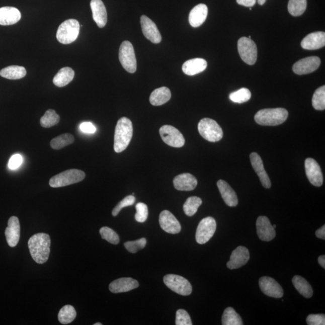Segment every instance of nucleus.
Here are the masks:
<instances>
[{"label":"nucleus","mask_w":325,"mask_h":325,"mask_svg":"<svg viewBox=\"0 0 325 325\" xmlns=\"http://www.w3.org/2000/svg\"><path fill=\"white\" fill-rule=\"evenodd\" d=\"M292 282L294 287L303 296L306 298H310L312 297L313 290L305 279L300 276L296 275L293 278Z\"/></svg>","instance_id":"nucleus-32"},{"label":"nucleus","mask_w":325,"mask_h":325,"mask_svg":"<svg viewBox=\"0 0 325 325\" xmlns=\"http://www.w3.org/2000/svg\"><path fill=\"white\" fill-rule=\"evenodd\" d=\"M25 67L17 65L9 66L0 70V75L9 79L23 78L26 75Z\"/></svg>","instance_id":"nucleus-31"},{"label":"nucleus","mask_w":325,"mask_h":325,"mask_svg":"<svg viewBox=\"0 0 325 325\" xmlns=\"http://www.w3.org/2000/svg\"><path fill=\"white\" fill-rule=\"evenodd\" d=\"M86 175L84 171L78 170H67L51 178L49 185L53 188H62L82 182Z\"/></svg>","instance_id":"nucleus-4"},{"label":"nucleus","mask_w":325,"mask_h":325,"mask_svg":"<svg viewBox=\"0 0 325 325\" xmlns=\"http://www.w3.org/2000/svg\"><path fill=\"white\" fill-rule=\"evenodd\" d=\"M312 105L317 110H323L325 109V87L318 88L312 97Z\"/></svg>","instance_id":"nucleus-39"},{"label":"nucleus","mask_w":325,"mask_h":325,"mask_svg":"<svg viewBox=\"0 0 325 325\" xmlns=\"http://www.w3.org/2000/svg\"><path fill=\"white\" fill-rule=\"evenodd\" d=\"M171 98V93L170 89L167 87H161L156 89L152 92L149 97L150 103L153 106H159L167 103Z\"/></svg>","instance_id":"nucleus-29"},{"label":"nucleus","mask_w":325,"mask_h":325,"mask_svg":"<svg viewBox=\"0 0 325 325\" xmlns=\"http://www.w3.org/2000/svg\"><path fill=\"white\" fill-rule=\"evenodd\" d=\"M133 124L130 119L123 117L119 119L115 128L114 150L120 153L126 149L133 137Z\"/></svg>","instance_id":"nucleus-2"},{"label":"nucleus","mask_w":325,"mask_h":325,"mask_svg":"<svg viewBox=\"0 0 325 325\" xmlns=\"http://www.w3.org/2000/svg\"><path fill=\"white\" fill-rule=\"evenodd\" d=\"M173 183L178 191H191L197 186L198 181L193 175L185 173L175 177Z\"/></svg>","instance_id":"nucleus-22"},{"label":"nucleus","mask_w":325,"mask_h":325,"mask_svg":"<svg viewBox=\"0 0 325 325\" xmlns=\"http://www.w3.org/2000/svg\"><path fill=\"white\" fill-rule=\"evenodd\" d=\"M315 235H316L317 237L321 239H323V240H324L325 226L323 225V226H321V227L319 229L317 230L316 232H315Z\"/></svg>","instance_id":"nucleus-50"},{"label":"nucleus","mask_w":325,"mask_h":325,"mask_svg":"<svg viewBox=\"0 0 325 325\" xmlns=\"http://www.w3.org/2000/svg\"><path fill=\"white\" fill-rule=\"evenodd\" d=\"M176 324L192 325L191 317L185 309H180L177 311Z\"/></svg>","instance_id":"nucleus-45"},{"label":"nucleus","mask_w":325,"mask_h":325,"mask_svg":"<svg viewBox=\"0 0 325 325\" xmlns=\"http://www.w3.org/2000/svg\"><path fill=\"white\" fill-rule=\"evenodd\" d=\"M319 57L311 56L304 58L294 64L293 72L297 75H305L315 71L320 65Z\"/></svg>","instance_id":"nucleus-13"},{"label":"nucleus","mask_w":325,"mask_h":325,"mask_svg":"<svg viewBox=\"0 0 325 325\" xmlns=\"http://www.w3.org/2000/svg\"><path fill=\"white\" fill-rule=\"evenodd\" d=\"M251 98V92L247 88H241L229 95V99L232 102L238 104L246 103Z\"/></svg>","instance_id":"nucleus-40"},{"label":"nucleus","mask_w":325,"mask_h":325,"mask_svg":"<svg viewBox=\"0 0 325 325\" xmlns=\"http://www.w3.org/2000/svg\"><path fill=\"white\" fill-rule=\"evenodd\" d=\"M325 33L316 32L309 34L301 42V47L305 50H315L324 47Z\"/></svg>","instance_id":"nucleus-21"},{"label":"nucleus","mask_w":325,"mask_h":325,"mask_svg":"<svg viewBox=\"0 0 325 325\" xmlns=\"http://www.w3.org/2000/svg\"><path fill=\"white\" fill-rule=\"evenodd\" d=\"M75 72L69 67H65L59 70L53 78V84L57 87L62 88L68 85L74 77Z\"/></svg>","instance_id":"nucleus-30"},{"label":"nucleus","mask_w":325,"mask_h":325,"mask_svg":"<svg viewBox=\"0 0 325 325\" xmlns=\"http://www.w3.org/2000/svg\"><path fill=\"white\" fill-rule=\"evenodd\" d=\"M51 239L46 233H38L32 236L28 247L32 258L37 263L47 262L50 253Z\"/></svg>","instance_id":"nucleus-1"},{"label":"nucleus","mask_w":325,"mask_h":325,"mask_svg":"<svg viewBox=\"0 0 325 325\" xmlns=\"http://www.w3.org/2000/svg\"><path fill=\"white\" fill-rule=\"evenodd\" d=\"M142 33L146 39L154 44H159L161 41V35L156 24L145 15L140 18Z\"/></svg>","instance_id":"nucleus-15"},{"label":"nucleus","mask_w":325,"mask_h":325,"mask_svg":"<svg viewBox=\"0 0 325 325\" xmlns=\"http://www.w3.org/2000/svg\"><path fill=\"white\" fill-rule=\"evenodd\" d=\"M76 315V312L73 306L67 305L60 309L58 318L61 323L67 324L71 323L75 319Z\"/></svg>","instance_id":"nucleus-34"},{"label":"nucleus","mask_w":325,"mask_h":325,"mask_svg":"<svg viewBox=\"0 0 325 325\" xmlns=\"http://www.w3.org/2000/svg\"><path fill=\"white\" fill-rule=\"evenodd\" d=\"M250 259L249 250L246 247L240 246L233 251L226 265L229 269H238L246 265Z\"/></svg>","instance_id":"nucleus-18"},{"label":"nucleus","mask_w":325,"mask_h":325,"mask_svg":"<svg viewBox=\"0 0 325 325\" xmlns=\"http://www.w3.org/2000/svg\"><path fill=\"white\" fill-rule=\"evenodd\" d=\"M135 201H136V198L133 195L126 196L121 201L119 202L114 208V209L113 210L112 215L113 216H117L122 208L133 205Z\"/></svg>","instance_id":"nucleus-44"},{"label":"nucleus","mask_w":325,"mask_h":325,"mask_svg":"<svg viewBox=\"0 0 325 325\" xmlns=\"http://www.w3.org/2000/svg\"><path fill=\"white\" fill-rule=\"evenodd\" d=\"M198 128L201 136L209 142H218L222 139L223 134L222 128L213 119H201L199 122Z\"/></svg>","instance_id":"nucleus-6"},{"label":"nucleus","mask_w":325,"mask_h":325,"mask_svg":"<svg viewBox=\"0 0 325 325\" xmlns=\"http://www.w3.org/2000/svg\"><path fill=\"white\" fill-rule=\"evenodd\" d=\"M74 142V137L71 134L66 133L54 138L51 141L50 145L54 149H60Z\"/></svg>","instance_id":"nucleus-37"},{"label":"nucleus","mask_w":325,"mask_h":325,"mask_svg":"<svg viewBox=\"0 0 325 325\" xmlns=\"http://www.w3.org/2000/svg\"><path fill=\"white\" fill-rule=\"evenodd\" d=\"M219 191L223 201L229 207H236L238 204L237 196L234 190L224 180H219L217 183Z\"/></svg>","instance_id":"nucleus-25"},{"label":"nucleus","mask_w":325,"mask_h":325,"mask_svg":"<svg viewBox=\"0 0 325 325\" xmlns=\"http://www.w3.org/2000/svg\"><path fill=\"white\" fill-rule=\"evenodd\" d=\"M94 325H102V323H95V324H94Z\"/></svg>","instance_id":"nucleus-53"},{"label":"nucleus","mask_w":325,"mask_h":325,"mask_svg":"<svg viewBox=\"0 0 325 325\" xmlns=\"http://www.w3.org/2000/svg\"><path fill=\"white\" fill-rule=\"evenodd\" d=\"M307 6L306 0H289L288 11L293 17H299L306 11Z\"/></svg>","instance_id":"nucleus-36"},{"label":"nucleus","mask_w":325,"mask_h":325,"mask_svg":"<svg viewBox=\"0 0 325 325\" xmlns=\"http://www.w3.org/2000/svg\"><path fill=\"white\" fill-rule=\"evenodd\" d=\"M266 0H258V3L260 5H263L266 3Z\"/></svg>","instance_id":"nucleus-52"},{"label":"nucleus","mask_w":325,"mask_h":325,"mask_svg":"<svg viewBox=\"0 0 325 325\" xmlns=\"http://www.w3.org/2000/svg\"><path fill=\"white\" fill-rule=\"evenodd\" d=\"M21 12L14 7L0 8V25L11 26L16 24L21 20Z\"/></svg>","instance_id":"nucleus-26"},{"label":"nucleus","mask_w":325,"mask_h":325,"mask_svg":"<svg viewBox=\"0 0 325 325\" xmlns=\"http://www.w3.org/2000/svg\"><path fill=\"white\" fill-rule=\"evenodd\" d=\"M308 325H324L325 315L322 314H310L306 318Z\"/></svg>","instance_id":"nucleus-46"},{"label":"nucleus","mask_w":325,"mask_h":325,"mask_svg":"<svg viewBox=\"0 0 325 325\" xmlns=\"http://www.w3.org/2000/svg\"><path fill=\"white\" fill-rule=\"evenodd\" d=\"M273 227H274V228L275 229L276 227H277V225H273Z\"/></svg>","instance_id":"nucleus-54"},{"label":"nucleus","mask_w":325,"mask_h":325,"mask_svg":"<svg viewBox=\"0 0 325 325\" xmlns=\"http://www.w3.org/2000/svg\"><path fill=\"white\" fill-rule=\"evenodd\" d=\"M91 8L95 22L100 28H103L107 22V11L103 2L101 0H91Z\"/></svg>","instance_id":"nucleus-24"},{"label":"nucleus","mask_w":325,"mask_h":325,"mask_svg":"<svg viewBox=\"0 0 325 325\" xmlns=\"http://www.w3.org/2000/svg\"><path fill=\"white\" fill-rule=\"evenodd\" d=\"M318 263L320 264V265L323 268H325V256H321L318 257Z\"/></svg>","instance_id":"nucleus-51"},{"label":"nucleus","mask_w":325,"mask_h":325,"mask_svg":"<svg viewBox=\"0 0 325 325\" xmlns=\"http://www.w3.org/2000/svg\"><path fill=\"white\" fill-rule=\"evenodd\" d=\"M257 232L260 240L269 241L275 237L276 232L270 222L269 219L266 216H260L257 220Z\"/></svg>","instance_id":"nucleus-17"},{"label":"nucleus","mask_w":325,"mask_h":325,"mask_svg":"<svg viewBox=\"0 0 325 325\" xmlns=\"http://www.w3.org/2000/svg\"><path fill=\"white\" fill-rule=\"evenodd\" d=\"M208 15L207 6L204 4L196 6L190 12L189 21L193 27H198L206 20Z\"/></svg>","instance_id":"nucleus-27"},{"label":"nucleus","mask_w":325,"mask_h":325,"mask_svg":"<svg viewBox=\"0 0 325 325\" xmlns=\"http://www.w3.org/2000/svg\"><path fill=\"white\" fill-rule=\"evenodd\" d=\"M223 325H242L243 324L241 318L232 307H228L225 309L222 317Z\"/></svg>","instance_id":"nucleus-33"},{"label":"nucleus","mask_w":325,"mask_h":325,"mask_svg":"<svg viewBox=\"0 0 325 325\" xmlns=\"http://www.w3.org/2000/svg\"><path fill=\"white\" fill-rule=\"evenodd\" d=\"M119 59L122 67L129 73H134L137 69V61L133 45L129 41L122 43L119 52Z\"/></svg>","instance_id":"nucleus-7"},{"label":"nucleus","mask_w":325,"mask_h":325,"mask_svg":"<svg viewBox=\"0 0 325 325\" xmlns=\"http://www.w3.org/2000/svg\"><path fill=\"white\" fill-rule=\"evenodd\" d=\"M60 116L53 109H49L41 118L40 123L44 128H50L59 123Z\"/></svg>","instance_id":"nucleus-38"},{"label":"nucleus","mask_w":325,"mask_h":325,"mask_svg":"<svg viewBox=\"0 0 325 325\" xmlns=\"http://www.w3.org/2000/svg\"><path fill=\"white\" fill-rule=\"evenodd\" d=\"M164 281L169 289L180 295L188 296L192 292L191 284L182 276L168 274L165 276Z\"/></svg>","instance_id":"nucleus-8"},{"label":"nucleus","mask_w":325,"mask_h":325,"mask_svg":"<svg viewBox=\"0 0 325 325\" xmlns=\"http://www.w3.org/2000/svg\"><path fill=\"white\" fill-rule=\"evenodd\" d=\"M207 67V61L201 59V58H196L186 61L183 64L182 69L184 73L188 75H195L198 73L204 71Z\"/></svg>","instance_id":"nucleus-28"},{"label":"nucleus","mask_w":325,"mask_h":325,"mask_svg":"<svg viewBox=\"0 0 325 325\" xmlns=\"http://www.w3.org/2000/svg\"><path fill=\"white\" fill-rule=\"evenodd\" d=\"M159 223L162 230L170 234H178L182 229L179 220L168 210L162 211L160 213L159 216Z\"/></svg>","instance_id":"nucleus-16"},{"label":"nucleus","mask_w":325,"mask_h":325,"mask_svg":"<svg viewBox=\"0 0 325 325\" xmlns=\"http://www.w3.org/2000/svg\"><path fill=\"white\" fill-rule=\"evenodd\" d=\"M306 177L312 185L320 187L323 185V174L318 162L313 158H307L305 161Z\"/></svg>","instance_id":"nucleus-12"},{"label":"nucleus","mask_w":325,"mask_h":325,"mask_svg":"<svg viewBox=\"0 0 325 325\" xmlns=\"http://www.w3.org/2000/svg\"><path fill=\"white\" fill-rule=\"evenodd\" d=\"M79 24L74 19L67 20L60 24L57 32L58 41L63 44H69L78 38Z\"/></svg>","instance_id":"nucleus-5"},{"label":"nucleus","mask_w":325,"mask_h":325,"mask_svg":"<svg viewBox=\"0 0 325 325\" xmlns=\"http://www.w3.org/2000/svg\"><path fill=\"white\" fill-rule=\"evenodd\" d=\"M216 229V222L212 217H207L199 222L196 232V240L201 245L206 243L213 237Z\"/></svg>","instance_id":"nucleus-10"},{"label":"nucleus","mask_w":325,"mask_h":325,"mask_svg":"<svg viewBox=\"0 0 325 325\" xmlns=\"http://www.w3.org/2000/svg\"><path fill=\"white\" fill-rule=\"evenodd\" d=\"M136 213L135 214V219L138 222H145L148 218V206L143 202H139L136 205Z\"/></svg>","instance_id":"nucleus-43"},{"label":"nucleus","mask_w":325,"mask_h":325,"mask_svg":"<svg viewBox=\"0 0 325 325\" xmlns=\"http://www.w3.org/2000/svg\"><path fill=\"white\" fill-rule=\"evenodd\" d=\"M261 290L264 294L274 298H281L284 295L283 288L274 279L271 277H263L259 280Z\"/></svg>","instance_id":"nucleus-14"},{"label":"nucleus","mask_w":325,"mask_h":325,"mask_svg":"<svg viewBox=\"0 0 325 325\" xmlns=\"http://www.w3.org/2000/svg\"><path fill=\"white\" fill-rule=\"evenodd\" d=\"M161 139L168 145L174 148H181L185 145V139L181 132L171 125H164L160 128Z\"/></svg>","instance_id":"nucleus-11"},{"label":"nucleus","mask_w":325,"mask_h":325,"mask_svg":"<svg viewBox=\"0 0 325 325\" xmlns=\"http://www.w3.org/2000/svg\"><path fill=\"white\" fill-rule=\"evenodd\" d=\"M237 48L239 55L243 62L253 65L257 59V48L252 39L242 37L238 40Z\"/></svg>","instance_id":"nucleus-9"},{"label":"nucleus","mask_w":325,"mask_h":325,"mask_svg":"<svg viewBox=\"0 0 325 325\" xmlns=\"http://www.w3.org/2000/svg\"><path fill=\"white\" fill-rule=\"evenodd\" d=\"M100 233L104 240L109 242V243L113 245H117L119 243V237L117 233L111 228L104 226L100 230Z\"/></svg>","instance_id":"nucleus-41"},{"label":"nucleus","mask_w":325,"mask_h":325,"mask_svg":"<svg viewBox=\"0 0 325 325\" xmlns=\"http://www.w3.org/2000/svg\"><path fill=\"white\" fill-rule=\"evenodd\" d=\"M23 157L20 154L12 155L9 160L8 167L12 170H17L22 165Z\"/></svg>","instance_id":"nucleus-47"},{"label":"nucleus","mask_w":325,"mask_h":325,"mask_svg":"<svg viewBox=\"0 0 325 325\" xmlns=\"http://www.w3.org/2000/svg\"><path fill=\"white\" fill-rule=\"evenodd\" d=\"M6 240L9 247H16L20 238V224L16 216H12L9 219L8 226L5 231Z\"/></svg>","instance_id":"nucleus-19"},{"label":"nucleus","mask_w":325,"mask_h":325,"mask_svg":"<svg viewBox=\"0 0 325 325\" xmlns=\"http://www.w3.org/2000/svg\"><path fill=\"white\" fill-rule=\"evenodd\" d=\"M139 286V283L136 280L131 278H122L112 282L109 289L113 293H120L129 292Z\"/></svg>","instance_id":"nucleus-23"},{"label":"nucleus","mask_w":325,"mask_h":325,"mask_svg":"<svg viewBox=\"0 0 325 325\" xmlns=\"http://www.w3.org/2000/svg\"><path fill=\"white\" fill-rule=\"evenodd\" d=\"M146 245L145 238H141L139 240L125 242L124 246L128 252L136 253L137 251L143 249Z\"/></svg>","instance_id":"nucleus-42"},{"label":"nucleus","mask_w":325,"mask_h":325,"mask_svg":"<svg viewBox=\"0 0 325 325\" xmlns=\"http://www.w3.org/2000/svg\"><path fill=\"white\" fill-rule=\"evenodd\" d=\"M250 160L251 165H252L256 174L258 175L260 182L262 183L264 188L266 189L271 188V180H270L268 175L267 174L265 168H264L262 158L257 152H253L250 155Z\"/></svg>","instance_id":"nucleus-20"},{"label":"nucleus","mask_w":325,"mask_h":325,"mask_svg":"<svg viewBox=\"0 0 325 325\" xmlns=\"http://www.w3.org/2000/svg\"><path fill=\"white\" fill-rule=\"evenodd\" d=\"M257 0H237L238 5L246 6V7H253L256 5Z\"/></svg>","instance_id":"nucleus-49"},{"label":"nucleus","mask_w":325,"mask_h":325,"mask_svg":"<svg viewBox=\"0 0 325 325\" xmlns=\"http://www.w3.org/2000/svg\"><path fill=\"white\" fill-rule=\"evenodd\" d=\"M288 116L289 113L283 108L266 109L257 112L254 118L257 124L263 126H276L284 123Z\"/></svg>","instance_id":"nucleus-3"},{"label":"nucleus","mask_w":325,"mask_h":325,"mask_svg":"<svg viewBox=\"0 0 325 325\" xmlns=\"http://www.w3.org/2000/svg\"><path fill=\"white\" fill-rule=\"evenodd\" d=\"M79 128L84 133L94 134L96 133V127L91 122H86L79 125Z\"/></svg>","instance_id":"nucleus-48"},{"label":"nucleus","mask_w":325,"mask_h":325,"mask_svg":"<svg viewBox=\"0 0 325 325\" xmlns=\"http://www.w3.org/2000/svg\"><path fill=\"white\" fill-rule=\"evenodd\" d=\"M202 201L200 198L197 196H191L187 199L183 205V210L187 216H192L197 212L198 208L202 204Z\"/></svg>","instance_id":"nucleus-35"}]
</instances>
